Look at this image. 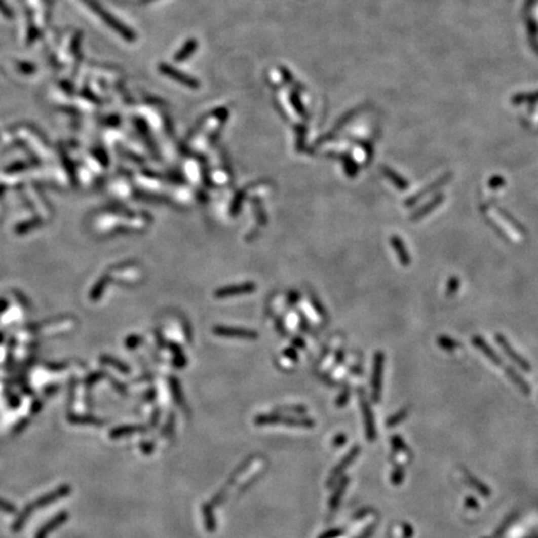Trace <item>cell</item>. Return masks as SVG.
I'll use <instances>...</instances> for the list:
<instances>
[{
	"label": "cell",
	"instance_id": "obj_15",
	"mask_svg": "<svg viewBox=\"0 0 538 538\" xmlns=\"http://www.w3.org/2000/svg\"><path fill=\"white\" fill-rule=\"evenodd\" d=\"M66 520V515L65 513H60L59 516H56L55 518H54L53 521H50L49 523H46L44 527H43L42 529L39 531V533L36 534V538H46V536H48L49 533H50L51 531H54V528L55 527H58L59 524H61L64 521Z\"/></svg>",
	"mask_w": 538,
	"mask_h": 538
},
{
	"label": "cell",
	"instance_id": "obj_9",
	"mask_svg": "<svg viewBox=\"0 0 538 538\" xmlns=\"http://www.w3.org/2000/svg\"><path fill=\"white\" fill-rule=\"evenodd\" d=\"M472 344L485 355L491 363H493L494 365H502V359L499 358V355L492 349L490 344L485 340L481 335H474L472 336Z\"/></svg>",
	"mask_w": 538,
	"mask_h": 538
},
{
	"label": "cell",
	"instance_id": "obj_19",
	"mask_svg": "<svg viewBox=\"0 0 538 538\" xmlns=\"http://www.w3.org/2000/svg\"><path fill=\"white\" fill-rule=\"evenodd\" d=\"M466 477H467V480L470 481V483H471V485L474 486V487H476L477 491H480V492L482 493V494H485V496L490 494V490H487V487H486V486L483 485V483H481L480 481L475 480V477H472L471 475H466Z\"/></svg>",
	"mask_w": 538,
	"mask_h": 538
},
{
	"label": "cell",
	"instance_id": "obj_2",
	"mask_svg": "<svg viewBox=\"0 0 538 538\" xmlns=\"http://www.w3.org/2000/svg\"><path fill=\"white\" fill-rule=\"evenodd\" d=\"M451 177H452L451 173H445V175H442L441 177L436 178L434 182H431V183H429L428 186H425L424 188H421L420 191H417L416 194L410 196V197L405 201V206H406V207H411V206L416 205L418 201L422 200V198H425L426 196L433 194V192L437 191V189H440L441 187H444L445 184L448 183Z\"/></svg>",
	"mask_w": 538,
	"mask_h": 538
},
{
	"label": "cell",
	"instance_id": "obj_21",
	"mask_svg": "<svg viewBox=\"0 0 538 538\" xmlns=\"http://www.w3.org/2000/svg\"><path fill=\"white\" fill-rule=\"evenodd\" d=\"M0 12H2V14L4 15L5 18H13V16H14L12 9H10L3 0H0Z\"/></svg>",
	"mask_w": 538,
	"mask_h": 538
},
{
	"label": "cell",
	"instance_id": "obj_1",
	"mask_svg": "<svg viewBox=\"0 0 538 538\" xmlns=\"http://www.w3.org/2000/svg\"><path fill=\"white\" fill-rule=\"evenodd\" d=\"M81 2H83L86 7L90 8V9H91L95 14L99 16V18H101V20L104 21L106 25L112 28L113 31H116L119 35H121V36L124 37L126 42H131V43L135 42V39H136L135 32L132 31L131 29L127 28L126 25L120 23V20H118L115 16H112L110 13L106 12V10L99 4V3L95 2V0H81Z\"/></svg>",
	"mask_w": 538,
	"mask_h": 538
},
{
	"label": "cell",
	"instance_id": "obj_8",
	"mask_svg": "<svg viewBox=\"0 0 538 538\" xmlns=\"http://www.w3.org/2000/svg\"><path fill=\"white\" fill-rule=\"evenodd\" d=\"M160 71H161L162 74H165L166 76H168V78H171V79H173V80L181 83L182 85L189 86V88H194V89L200 86V83H198L196 79L191 78V76H188L186 74H182V72H179L178 70L173 69V67L170 66V65L162 64L161 66H160Z\"/></svg>",
	"mask_w": 538,
	"mask_h": 538
},
{
	"label": "cell",
	"instance_id": "obj_6",
	"mask_svg": "<svg viewBox=\"0 0 538 538\" xmlns=\"http://www.w3.org/2000/svg\"><path fill=\"white\" fill-rule=\"evenodd\" d=\"M257 289V285L252 282H247V283H241V284H232L227 285V287L221 288V289L216 290L214 295L216 298H228V297H235V295H242V294H248V293H253Z\"/></svg>",
	"mask_w": 538,
	"mask_h": 538
},
{
	"label": "cell",
	"instance_id": "obj_11",
	"mask_svg": "<svg viewBox=\"0 0 538 538\" xmlns=\"http://www.w3.org/2000/svg\"><path fill=\"white\" fill-rule=\"evenodd\" d=\"M384 353L379 352L375 354L374 359V373H373V388H374V396L377 398V391H380L381 388V376L382 369H384Z\"/></svg>",
	"mask_w": 538,
	"mask_h": 538
},
{
	"label": "cell",
	"instance_id": "obj_16",
	"mask_svg": "<svg viewBox=\"0 0 538 538\" xmlns=\"http://www.w3.org/2000/svg\"><path fill=\"white\" fill-rule=\"evenodd\" d=\"M196 49H197V42L194 39L188 40V42L183 45V48H182L181 50L176 54L175 60L176 61H184V60L188 59L189 56L195 53Z\"/></svg>",
	"mask_w": 538,
	"mask_h": 538
},
{
	"label": "cell",
	"instance_id": "obj_20",
	"mask_svg": "<svg viewBox=\"0 0 538 538\" xmlns=\"http://www.w3.org/2000/svg\"><path fill=\"white\" fill-rule=\"evenodd\" d=\"M487 184L491 189H499L504 186H506V181L501 176H493V177L490 178Z\"/></svg>",
	"mask_w": 538,
	"mask_h": 538
},
{
	"label": "cell",
	"instance_id": "obj_4",
	"mask_svg": "<svg viewBox=\"0 0 538 538\" xmlns=\"http://www.w3.org/2000/svg\"><path fill=\"white\" fill-rule=\"evenodd\" d=\"M496 343L501 347V349L504 350L505 354H506L507 357L516 364V365L520 366V368L524 371H531V364H529L528 361H527L526 359L520 354V353L516 352L515 348L511 345L510 341H508V339L504 335V334H499V333L496 334Z\"/></svg>",
	"mask_w": 538,
	"mask_h": 538
},
{
	"label": "cell",
	"instance_id": "obj_14",
	"mask_svg": "<svg viewBox=\"0 0 538 538\" xmlns=\"http://www.w3.org/2000/svg\"><path fill=\"white\" fill-rule=\"evenodd\" d=\"M436 343L442 350H445V352H455V350H457L458 348L461 347V344L458 343L457 340H455V339L448 335L437 336Z\"/></svg>",
	"mask_w": 538,
	"mask_h": 538
},
{
	"label": "cell",
	"instance_id": "obj_23",
	"mask_svg": "<svg viewBox=\"0 0 538 538\" xmlns=\"http://www.w3.org/2000/svg\"><path fill=\"white\" fill-rule=\"evenodd\" d=\"M151 2H153V0H141L142 4H147V3H151Z\"/></svg>",
	"mask_w": 538,
	"mask_h": 538
},
{
	"label": "cell",
	"instance_id": "obj_10",
	"mask_svg": "<svg viewBox=\"0 0 538 538\" xmlns=\"http://www.w3.org/2000/svg\"><path fill=\"white\" fill-rule=\"evenodd\" d=\"M390 243L391 246H393L394 252H395L400 264L403 265V267H409V265L411 264V255H410L409 251L406 249V246H405L401 237H399V236H393L390 239Z\"/></svg>",
	"mask_w": 538,
	"mask_h": 538
},
{
	"label": "cell",
	"instance_id": "obj_17",
	"mask_svg": "<svg viewBox=\"0 0 538 538\" xmlns=\"http://www.w3.org/2000/svg\"><path fill=\"white\" fill-rule=\"evenodd\" d=\"M496 209H497V212H498V213L501 214L502 218H505L507 222H510V224L512 225L513 228H515V230H517V232H520V233H523V235L526 233V230H524L523 225L521 224L518 221H516V218H515V217H512V214L508 213L507 211H505V208L499 207V206H496Z\"/></svg>",
	"mask_w": 538,
	"mask_h": 538
},
{
	"label": "cell",
	"instance_id": "obj_22",
	"mask_svg": "<svg viewBox=\"0 0 538 538\" xmlns=\"http://www.w3.org/2000/svg\"><path fill=\"white\" fill-rule=\"evenodd\" d=\"M19 69H20L21 71L26 72V74H30V72H34L35 71V67L32 66V65L24 64V62H20V64H19Z\"/></svg>",
	"mask_w": 538,
	"mask_h": 538
},
{
	"label": "cell",
	"instance_id": "obj_18",
	"mask_svg": "<svg viewBox=\"0 0 538 538\" xmlns=\"http://www.w3.org/2000/svg\"><path fill=\"white\" fill-rule=\"evenodd\" d=\"M460 287H461L460 278L456 276L450 277L446 283V289H445V294H446V297H453V295L457 294L458 290H460Z\"/></svg>",
	"mask_w": 538,
	"mask_h": 538
},
{
	"label": "cell",
	"instance_id": "obj_13",
	"mask_svg": "<svg viewBox=\"0 0 538 538\" xmlns=\"http://www.w3.org/2000/svg\"><path fill=\"white\" fill-rule=\"evenodd\" d=\"M382 173H384L385 177H387L388 179H390L391 183H393L395 187H398L400 191H405V189L409 187V182H407L404 177H401L399 173H396L393 168L385 167L384 166V167H382Z\"/></svg>",
	"mask_w": 538,
	"mask_h": 538
},
{
	"label": "cell",
	"instance_id": "obj_5",
	"mask_svg": "<svg viewBox=\"0 0 538 538\" xmlns=\"http://www.w3.org/2000/svg\"><path fill=\"white\" fill-rule=\"evenodd\" d=\"M213 333L218 336H224V338H238L244 339V340H255L258 338V334L253 330L244 328H233V327H214Z\"/></svg>",
	"mask_w": 538,
	"mask_h": 538
},
{
	"label": "cell",
	"instance_id": "obj_3",
	"mask_svg": "<svg viewBox=\"0 0 538 538\" xmlns=\"http://www.w3.org/2000/svg\"><path fill=\"white\" fill-rule=\"evenodd\" d=\"M67 493H69V488H66V487H60L59 490L54 491V492L46 494V496L42 497V498H40V499H37L36 502H34V504L30 505V506L26 507V510L24 511L23 515H21V518H19L18 523L15 524V527H16V528H19V527H20L21 524L24 523V521L26 520V517H28L29 515H31V513L34 512L35 510H37V508H40V507H44V506H46V505H49V504H53L54 501H56V499H59L60 497L66 496Z\"/></svg>",
	"mask_w": 538,
	"mask_h": 538
},
{
	"label": "cell",
	"instance_id": "obj_7",
	"mask_svg": "<svg viewBox=\"0 0 538 538\" xmlns=\"http://www.w3.org/2000/svg\"><path fill=\"white\" fill-rule=\"evenodd\" d=\"M444 201H445V195L444 194H439V195L434 196V197L431 198L430 201H428V202H426L425 205H422L420 208L416 209V211L412 212V214L410 216V221H411V222L421 221V219H422L424 217L429 216V214L433 213V212L437 207H440V206H441L442 203H444Z\"/></svg>",
	"mask_w": 538,
	"mask_h": 538
},
{
	"label": "cell",
	"instance_id": "obj_12",
	"mask_svg": "<svg viewBox=\"0 0 538 538\" xmlns=\"http://www.w3.org/2000/svg\"><path fill=\"white\" fill-rule=\"evenodd\" d=\"M505 371H506L508 379H511V381H512L516 387L520 389L524 395H528V394L531 393V387H529V385L524 381L523 377L521 376V375L518 374L517 371L512 368V366H507V368L505 369Z\"/></svg>",
	"mask_w": 538,
	"mask_h": 538
}]
</instances>
